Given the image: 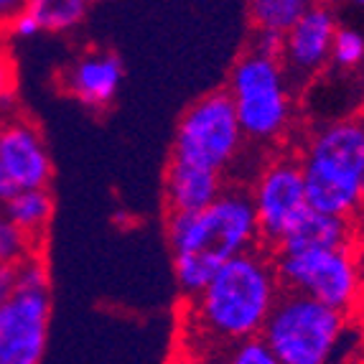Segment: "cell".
<instances>
[{
  "instance_id": "cell-23",
  "label": "cell",
  "mask_w": 364,
  "mask_h": 364,
  "mask_svg": "<svg viewBox=\"0 0 364 364\" xmlns=\"http://www.w3.org/2000/svg\"><path fill=\"white\" fill-rule=\"evenodd\" d=\"M6 28L11 31L16 38H33V36H38V33L43 31L36 16H33L31 11H26V8L18 13V16H16V18L11 21V23L6 26Z\"/></svg>"
},
{
  "instance_id": "cell-30",
  "label": "cell",
  "mask_w": 364,
  "mask_h": 364,
  "mask_svg": "<svg viewBox=\"0 0 364 364\" xmlns=\"http://www.w3.org/2000/svg\"><path fill=\"white\" fill-rule=\"evenodd\" d=\"M362 117H364V115H362Z\"/></svg>"
},
{
  "instance_id": "cell-22",
  "label": "cell",
  "mask_w": 364,
  "mask_h": 364,
  "mask_svg": "<svg viewBox=\"0 0 364 364\" xmlns=\"http://www.w3.org/2000/svg\"><path fill=\"white\" fill-rule=\"evenodd\" d=\"M280 46H283V33L252 28V36H250V49L262 51V54H270V56H280Z\"/></svg>"
},
{
  "instance_id": "cell-28",
  "label": "cell",
  "mask_w": 364,
  "mask_h": 364,
  "mask_svg": "<svg viewBox=\"0 0 364 364\" xmlns=\"http://www.w3.org/2000/svg\"><path fill=\"white\" fill-rule=\"evenodd\" d=\"M362 212H364V178H362Z\"/></svg>"
},
{
  "instance_id": "cell-2",
  "label": "cell",
  "mask_w": 364,
  "mask_h": 364,
  "mask_svg": "<svg viewBox=\"0 0 364 364\" xmlns=\"http://www.w3.org/2000/svg\"><path fill=\"white\" fill-rule=\"evenodd\" d=\"M166 240L173 255L178 291L186 298L196 296L222 262L260 245L250 188L225 186L209 207L168 212Z\"/></svg>"
},
{
  "instance_id": "cell-8",
  "label": "cell",
  "mask_w": 364,
  "mask_h": 364,
  "mask_svg": "<svg viewBox=\"0 0 364 364\" xmlns=\"http://www.w3.org/2000/svg\"><path fill=\"white\" fill-rule=\"evenodd\" d=\"M250 199L255 207L260 242L275 247L311 207L298 156L283 153L270 158L250 186Z\"/></svg>"
},
{
  "instance_id": "cell-6",
  "label": "cell",
  "mask_w": 364,
  "mask_h": 364,
  "mask_svg": "<svg viewBox=\"0 0 364 364\" xmlns=\"http://www.w3.org/2000/svg\"><path fill=\"white\" fill-rule=\"evenodd\" d=\"M273 257L286 291L306 293L344 314H354L364 301V265L354 245L275 252Z\"/></svg>"
},
{
  "instance_id": "cell-13",
  "label": "cell",
  "mask_w": 364,
  "mask_h": 364,
  "mask_svg": "<svg viewBox=\"0 0 364 364\" xmlns=\"http://www.w3.org/2000/svg\"><path fill=\"white\" fill-rule=\"evenodd\" d=\"M225 191V173L171 156L164 173V201L168 212H196Z\"/></svg>"
},
{
  "instance_id": "cell-7",
  "label": "cell",
  "mask_w": 364,
  "mask_h": 364,
  "mask_svg": "<svg viewBox=\"0 0 364 364\" xmlns=\"http://www.w3.org/2000/svg\"><path fill=\"white\" fill-rule=\"evenodd\" d=\"M245 148L247 138L240 128L235 105L227 90H217L196 100L183 112L173 135L171 156L227 173L245 153Z\"/></svg>"
},
{
  "instance_id": "cell-4",
  "label": "cell",
  "mask_w": 364,
  "mask_h": 364,
  "mask_svg": "<svg viewBox=\"0 0 364 364\" xmlns=\"http://www.w3.org/2000/svg\"><path fill=\"white\" fill-rule=\"evenodd\" d=\"M227 95L237 120L252 146H273L291 133L296 115V90L278 56L250 49L235 61Z\"/></svg>"
},
{
  "instance_id": "cell-26",
  "label": "cell",
  "mask_w": 364,
  "mask_h": 364,
  "mask_svg": "<svg viewBox=\"0 0 364 364\" xmlns=\"http://www.w3.org/2000/svg\"><path fill=\"white\" fill-rule=\"evenodd\" d=\"M16 191H21V188L16 186V181H13L6 171H3V166H0V207H3V204H6Z\"/></svg>"
},
{
  "instance_id": "cell-12",
  "label": "cell",
  "mask_w": 364,
  "mask_h": 364,
  "mask_svg": "<svg viewBox=\"0 0 364 364\" xmlns=\"http://www.w3.org/2000/svg\"><path fill=\"white\" fill-rule=\"evenodd\" d=\"M125 67L115 51L90 49L69 61L61 72V90L90 109H107L122 87Z\"/></svg>"
},
{
  "instance_id": "cell-24",
  "label": "cell",
  "mask_w": 364,
  "mask_h": 364,
  "mask_svg": "<svg viewBox=\"0 0 364 364\" xmlns=\"http://www.w3.org/2000/svg\"><path fill=\"white\" fill-rule=\"evenodd\" d=\"M16 283H18V278H16V265L0 262V304H6L8 298L13 296Z\"/></svg>"
},
{
  "instance_id": "cell-11",
  "label": "cell",
  "mask_w": 364,
  "mask_h": 364,
  "mask_svg": "<svg viewBox=\"0 0 364 364\" xmlns=\"http://www.w3.org/2000/svg\"><path fill=\"white\" fill-rule=\"evenodd\" d=\"M0 166L18 188H49L54 176V164L41 130L16 109L3 117Z\"/></svg>"
},
{
  "instance_id": "cell-10",
  "label": "cell",
  "mask_w": 364,
  "mask_h": 364,
  "mask_svg": "<svg viewBox=\"0 0 364 364\" xmlns=\"http://www.w3.org/2000/svg\"><path fill=\"white\" fill-rule=\"evenodd\" d=\"M336 28L339 21L334 11L321 0H314L309 11L283 33L278 59L296 92L309 87L331 64V43Z\"/></svg>"
},
{
  "instance_id": "cell-15",
  "label": "cell",
  "mask_w": 364,
  "mask_h": 364,
  "mask_svg": "<svg viewBox=\"0 0 364 364\" xmlns=\"http://www.w3.org/2000/svg\"><path fill=\"white\" fill-rule=\"evenodd\" d=\"M0 209L33 242L41 245L51 225V217H54V199H51L49 188H21Z\"/></svg>"
},
{
  "instance_id": "cell-17",
  "label": "cell",
  "mask_w": 364,
  "mask_h": 364,
  "mask_svg": "<svg viewBox=\"0 0 364 364\" xmlns=\"http://www.w3.org/2000/svg\"><path fill=\"white\" fill-rule=\"evenodd\" d=\"M314 0H247V18L252 28L286 33Z\"/></svg>"
},
{
  "instance_id": "cell-3",
  "label": "cell",
  "mask_w": 364,
  "mask_h": 364,
  "mask_svg": "<svg viewBox=\"0 0 364 364\" xmlns=\"http://www.w3.org/2000/svg\"><path fill=\"white\" fill-rule=\"evenodd\" d=\"M298 164L311 207L357 217L362 212L364 117H341L316 128L298 153Z\"/></svg>"
},
{
  "instance_id": "cell-19",
  "label": "cell",
  "mask_w": 364,
  "mask_h": 364,
  "mask_svg": "<svg viewBox=\"0 0 364 364\" xmlns=\"http://www.w3.org/2000/svg\"><path fill=\"white\" fill-rule=\"evenodd\" d=\"M331 64L336 69L352 72L364 64V33L357 28H346L339 26L331 43Z\"/></svg>"
},
{
  "instance_id": "cell-16",
  "label": "cell",
  "mask_w": 364,
  "mask_h": 364,
  "mask_svg": "<svg viewBox=\"0 0 364 364\" xmlns=\"http://www.w3.org/2000/svg\"><path fill=\"white\" fill-rule=\"evenodd\" d=\"M95 0H26V11L38 18L43 31L67 33L87 18Z\"/></svg>"
},
{
  "instance_id": "cell-27",
  "label": "cell",
  "mask_w": 364,
  "mask_h": 364,
  "mask_svg": "<svg viewBox=\"0 0 364 364\" xmlns=\"http://www.w3.org/2000/svg\"><path fill=\"white\" fill-rule=\"evenodd\" d=\"M346 3H352V6H359V8H364V0H346Z\"/></svg>"
},
{
  "instance_id": "cell-5",
  "label": "cell",
  "mask_w": 364,
  "mask_h": 364,
  "mask_svg": "<svg viewBox=\"0 0 364 364\" xmlns=\"http://www.w3.org/2000/svg\"><path fill=\"white\" fill-rule=\"evenodd\" d=\"M349 336V314L298 291L280 293L262 339L278 364H328Z\"/></svg>"
},
{
  "instance_id": "cell-25",
  "label": "cell",
  "mask_w": 364,
  "mask_h": 364,
  "mask_svg": "<svg viewBox=\"0 0 364 364\" xmlns=\"http://www.w3.org/2000/svg\"><path fill=\"white\" fill-rule=\"evenodd\" d=\"M26 8V0H0V28H6Z\"/></svg>"
},
{
  "instance_id": "cell-18",
  "label": "cell",
  "mask_w": 364,
  "mask_h": 364,
  "mask_svg": "<svg viewBox=\"0 0 364 364\" xmlns=\"http://www.w3.org/2000/svg\"><path fill=\"white\" fill-rule=\"evenodd\" d=\"M41 245L33 242L16 222L6 217V212L0 209V262H11L18 265L21 260H26L28 255L38 252Z\"/></svg>"
},
{
  "instance_id": "cell-20",
  "label": "cell",
  "mask_w": 364,
  "mask_h": 364,
  "mask_svg": "<svg viewBox=\"0 0 364 364\" xmlns=\"http://www.w3.org/2000/svg\"><path fill=\"white\" fill-rule=\"evenodd\" d=\"M219 359L230 364H278L267 341L262 339V334L245 336V339L230 344L225 349V354H219Z\"/></svg>"
},
{
  "instance_id": "cell-21",
  "label": "cell",
  "mask_w": 364,
  "mask_h": 364,
  "mask_svg": "<svg viewBox=\"0 0 364 364\" xmlns=\"http://www.w3.org/2000/svg\"><path fill=\"white\" fill-rule=\"evenodd\" d=\"M16 105V61L11 59V51L0 43V115L6 117L13 112Z\"/></svg>"
},
{
  "instance_id": "cell-1",
  "label": "cell",
  "mask_w": 364,
  "mask_h": 364,
  "mask_svg": "<svg viewBox=\"0 0 364 364\" xmlns=\"http://www.w3.org/2000/svg\"><path fill=\"white\" fill-rule=\"evenodd\" d=\"M283 283L275 270V257L260 247L230 257L217 267L196 296L188 298L183 336L191 352L212 359L214 352L245 336L262 334Z\"/></svg>"
},
{
  "instance_id": "cell-9",
  "label": "cell",
  "mask_w": 364,
  "mask_h": 364,
  "mask_svg": "<svg viewBox=\"0 0 364 364\" xmlns=\"http://www.w3.org/2000/svg\"><path fill=\"white\" fill-rule=\"evenodd\" d=\"M51 321L49 286H16L0 304V364H38L46 354Z\"/></svg>"
},
{
  "instance_id": "cell-14",
  "label": "cell",
  "mask_w": 364,
  "mask_h": 364,
  "mask_svg": "<svg viewBox=\"0 0 364 364\" xmlns=\"http://www.w3.org/2000/svg\"><path fill=\"white\" fill-rule=\"evenodd\" d=\"M354 217L318 212L309 207V212L298 219L286 232V237L275 245V252H296V250H323V247H346L354 245Z\"/></svg>"
},
{
  "instance_id": "cell-29",
  "label": "cell",
  "mask_w": 364,
  "mask_h": 364,
  "mask_svg": "<svg viewBox=\"0 0 364 364\" xmlns=\"http://www.w3.org/2000/svg\"><path fill=\"white\" fill-rule=\"evenodd\" d=\"M0 133H3V115H0Z\"/></svg>"
}]
</instances>
